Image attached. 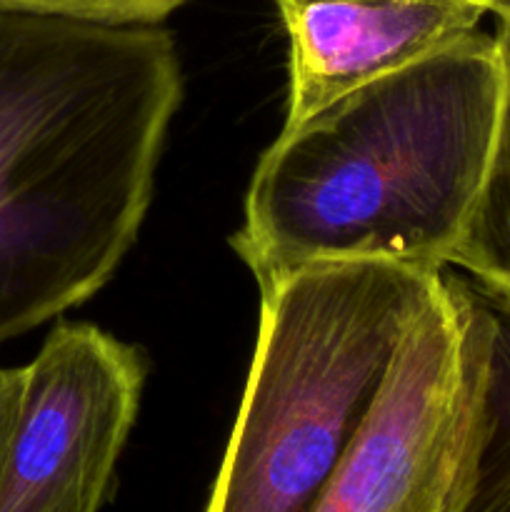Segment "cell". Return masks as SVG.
Masks as SVG:
<instances>
[{
	"instance_id": "cell-1",
	"label": "cell",
	"mask_w": 510,
	"mask_h": 512,
	"mask_svg": "<svg viewBox=\"0 0 510 512\" xmlns=\"http://www.w3.org/2000/svg\"><path fill=\"white\" fill-rule=\"evenodd\" d=\"M180 98L178 50L160 25L0 5V343L113 278Z\"/></svg>"
},
{
	"instance_id": "cell-2",
	"label": "cell",
	"mask_w": 510,
	"mask_h": 512,
	"mask_svg": "<svg viewBox=\"0 0 510 512\" xmlns=\"http://www.w3.org/2000/svg\"><path fill=\"white\" fill-rule=\"evenodd\" d=\"M503 70L480 30L280 130L233 248L260 290L333 260L440 273L478 200Z\"/></svg>"
},
{
	"instance_id": "cell-3",
	"label": "cell",
	"mask_w": 510,
	"mask_h": 512,
	"mask_svg": "<svg viewBox=\"0 0 510 512\" xmlns=\"http://www.w3.org/2000/svg\"><path fill=\"white\" fill-rule=\"evenodd\" d=\"M443 270L333 260L260 290L243 403L205 512H313Z\"/></svg>"
},
{
	"instance_id": "cell-4",
	"label": "cell",
	"mask_w": 510,
	"mask_h": 512,
	"mask_svg": "<svg viewBox=\"0 0 510 512\" xmlns=\"http://www.w3.org/2000/svg\"><path fill=\"white\" fill-rule=\"evenodd\" d=\"M488 320L470 275H445L313 512H463L483 438Z\"/></svg>"
},
{
	"instance_id": "cell-5",
	"label": "cell",
	"mask_w": 510,
	"mask_h": 512,
	"mask_svg": "<svg viewBox=\"0 0 510 512\" xmlns=\"http://www.w3.org/2000/svg\"><path fill=\"white\" fill-rule=\"evenodd\" d=\"M148 363L90 323H58L23 368L0 512H100L138 418Z\"/></svg>"
},
{
	"instance_id": "cell-6",
	"label": "cell",
	"mask_w": 510,
	"mask_h": 512,
	"mask_svg": "<svg viewBox=\"0 0 510 512\" xmlns=\"http://www.w3.org/2000/svg\"><path fill=\"white\" fill-rule=\"evenodd\" d=\"M288 35L283 128L475 33L473 0H275Z\"/></svg>"
},
{
	"instance_id": "cell-7",
	"label": "cell",
	"mask_w": 510,
	"mask_h": 512,
	"mask_svg": "<svg viewBox=\"0 0 510 512\" xmlns=\"http://www.w3.org/2000/svg\"><path fill=\"white\" fill-rule=\"evenodd\" d=\"M495 43L503 88L493 150L450 265H458L480 285L510 298V23H500Z\"/></svg>"
},
{
	"instance_id": "cell-8",
	"label": "cell",
	"mask_w": 510,
	"mask_h": 512,
	"mask_svg": "<svg viewBox=\"0 0 510 512\" xmlns=\"http://www.w3.org/2000/svg\"><path fill=\"white\" fill-rule=\"evenodd\" d=\"M188 0H0V5L110 25H160Z\"/></svg>"
},
{
	"instance_id": "cell-9",
	"label": "cell",
	"mask_w": 510,
	"mask_h": 512,
	"mask_svg": "<svg viewBox=\"0 0 510 512\" xmlns=\"http://www.w3.org/2000/svg\"><path fill=\"white\" fill-rule=\"evenodd\" d=\"M20 388H23V368H0V465H3L5 445H8L10 428H13L15 413H18Z\"/></svg>"
},
{
	"instance_id": "cell-10",
	"label": "cell",
	"mask_w": 510,
	"mask_h": 512,
	"mask_svg": "<svg viewBox=\"0 0 510 512\" xmlns=\"http://www.w3.org/2000/svg\"><path fill=\"white\" fill-rule=\"evenodd\" d=\"M473 3L483 5L485 13L498 15L500 23H510V0H473Z\"/></svg>"
}]
</instances>
